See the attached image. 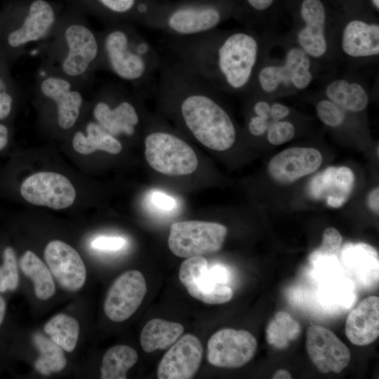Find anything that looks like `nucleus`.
Wrapping results in <instances>:
<instances>
[{"label": "nucleus", "mask_w": 379, "mask_h": 379, "mask_svg": "<svg viewBox=\"0 0 379 379\" xmlns=\"http://www.w3.org/2000/svg\"><path fill=\"white\" fill-rule=\"evenodd\" d=\"M316 112L320 121L330 127L340 126L346 119L347 111L326 98L318 101Z\"/></svg>", "instance_id": "4c0bfd02"}, {"label": "nucleus", "mask_w": 379, "mask_h": 379, "mask_svg": "<svg viewBox=\"0 0 379 379\" xmlns=\"http://www.w3.org/2000/svg\"><path fill=\"white\" fill-rule=\"evenodd\" d=\"M32 340L39 352V356L34 364L39 373L48 375L65 368L66 358L62 349L58 344L39 333L34 334Z\"/></svg>", "instance_id": "473e14b6"}, {"label": "nucleus", "mask_w": 379, "mask_h": 379, "mask_svg": "<svg viewBox=\"0 0 379 379\" xmlns=\"http://www.w3.org/2000/svg\"><path fill=\"white\" fill-rule=\"evenodd\" d=\"M306 349L313 364L323 373H338L350 362L348 347L333 332L321 326L312 325L308 328Z\"/></svg>", "instance_id": "f3484780"}, {"label": "nucleus", "mask_w": 379, "mask_h": 379, "mask_svg": "<svg viewBox=\"0 0 379 379\" xmlns=\"http://www.w3.org/2000/svg\"><path fill=\"white\" fill-rule=\"evenodd\" d=\"M74 150L82 154H89L97 150L110 154H119L122 149L121 142L95 121H88L84 131H77L72 138Z\"/></svg>", "instance_id": "bb28decb"}, {"label": "nucleus", "mask_w": 379, "mask_h": 379, "mask_svg": "<svg viewBox=\"0 0 379 379\" xmlns=\"http://www.w3.org/2000/svg\"><path fill=\"white\" fill-rule=\"evenodd\" d=\"M292 22L291 39L317 67L338 60L333 12L329 0H283Z\"/></svg>", "instance_id": "0eeeda50"}, {"label": "nucleus", "mask_w": 379, "mask_h": 379, "mask_svg": "<svg viewBox=\"0 0 379 379\" xmlns=\"http://www.w3.org/2000/svg\"><path fill=\"white\" fill-rule=\"evenodd\" d=\"M321 152L312 147H290L274 156L268 172L278 183L289 184L315 172L322 163Z\"/></svg>", "instance_id": "412c9836"}, {"label": "nucleus", "mask_w": 379, "mask_h": 379, "mask_svg": "<svg viewBox=\"0 0 379 379\" xmlns=\"http://www.w3.org/2000/svg\"><path fill=\"white\" fill-rule=\"evenodd\" d=\"M173 60L221 92L248 93L268 53V37L246 27L168 38Z\"/></svg>", "instance_id": "f257e3e1"}, {"label": "nucleus", "mask_w": 379, "mask_h": 379, "mask_svg": "<svg viewBox=\"0 0 379 379\" xmlns=\"http://www.w3.org/2000/svg\"><path fill=\"white\" fill-rule=\"evenodd\" d=\"M291 378L292 376L291 373L285 369H279L272 376L273 379H291Z\"/></svg>", "instance_id": "8fccbe9b"}, {"label": "nucleus", "mask_w": 379, "mask_h": 379, "mask_svg": "<svg viewBox=\"0 0 379 379\" xmlns=\"http://www.w3.org/2000/svg\"><path fill=\"white\" fill-rule=\"evenodd\" d=\"M58 18L53 6L46 0H34L22 10L0 18V53L11 67L34 44L44 41Z\"/></svg>", "instance_id": "6e6552de"}, {"label": "nucleus", "mask_w": 379, "mask_h": 379, "mask_svg": "<svg viewBox=\"0 0 379 379\" xmlns=\"http://www.w3.org/2000/svg\"><path fill=\"white\" fill-rule=\"evenodd\" d=\"M208 262L203 256L187 258L179 270V279L193 298L206 304H222L233 296L232 289L213 282L208 275Z\"/></svg>", "instance_id": "a211bd4d"}, {"label": "nucleus", "mask_w": 379, "mask_h": 379, "mask_svg": "<svg viewBox=\"0 0 379 379\" xmlns=\"http://www.w3.org/2000/svg\"><path fill=\"white\" fill-rule=\"evenodd\" d=\"M237 8V0H159L145 27L168 38L191 37L214 30L234 18Z\"/></svg>", "instance_id": "423d86ee"}, {"label": "nucleus", "mask_w": 379, "mask_h": 379, "mask_svg": "<svg viewBox=\"0 0 379 379\" xmlns=\"http://www.w3.org/2000/svg\"><path fill=\"white\" fill-rule=\"evenodd\" d=\"M227 228L220 223L187 220L171 226L168 244L171 251L180 258L203 256L219 251Z\"/></svg>", "instance_id": "ddd939ff"}, {"label": "nucleus", "mask_w": 379, "mask_h": 379, "mask_svg": "<svg viewBox=\"0 0 379 379\" xmlns=\"http://www.w3.org/2000/svg\"><path fill=\"white\" fill-rule=\"evenodd\" d=\"M203 348L194 335L180 337L161 358L157 368L159 379H190L198 371Z\"/></svg>", "instance_id": "aec40b11"}, {"label": "nucleus", "mask_w": 379, "mask_h": 379, "mask_svg": "<svg viewBox=\"0 0 379 379\" xmlns=\"http://www.w3.org/2000/svg\"><path fill=\"white\" fill-rule=\"evenodd\" d=\"M34 88L37 99L51 107L60 129L66 131L75 126L84 105L81 88L59 74L39 69Z\"/></svg>", "instance_id": "9d476101"}, {"label": "nucleus", "mask_w": 379, "mask_h": 379, "mask_svg": "<svg viewBox=\"0 0 379 379\" xmlns=\"http://www.w3.org/2000/svg\"><path fill=\"white\" fill-rule=\"evenodd\" d=\"M184 327L176 322L162 319H152L143 327L140 342L146 352L165 350L171 347L183 333Z\"/></svg>", "instance_id": "c85d7f7f"}, {"label": "nucleus", "mask_w": 379, "mask_h": 379, "mask_svg": "<svg viewBox=\"0 0 379 379\" xmlns=\"http://www.w3.org/2000/svg\"><path fill=\"white\" fill-rule=\"evenodd\" d=\"M288 106L281 102H274L270 105V119L273 121L284 120L290 114Z\"/></svg>", "instance_id": "37998d69"}, {"label": "nucleus", "mask_w": 379, "mask_h": 379, "mask_svg": "<svg viewBox=\"0 0 379 379\" xmlns=\"http://www.w3.org/2000/svg\"><path fill=\"white\" fill-rule=\"evenodd\" d=\"M324 88L326 98L347 112H360L365 110L368 105L367 87L352 77L332 78Z\"/></svg>", "instance_id": "b1692460"}, {"label": "nucleus", "mask_w": 379, "mask_h": 379, "mask_svg": "<svg viewBox=\"0 0 379 379\" xmlns=\"http://www.w3.org/2000/svg\"><path fill=\"white\" fill-rule=\"evenodd\" d=\"M284 47L281 61H270L267 55L265 56L256 71L249 92L272 95L298 92L310 86L318 67L293 41Z\"/></svg>", "instance_id": "1a4fd4ad"}, {"label": "nucleus", "mask_w": 379, "mask_h": 379, "mask_svg": "<svg viewBox=\"0 0 379 379\" xmlns=\"http://www.w3.org/2000/svg\"><path fill=\"white\" fill-rule=\"evenodd\" d=\"M209 278L215 283L225 284L227 280V272L226 270L220 265H214L208 269Z\"/></svg>", "instance_id": "c03bdc74"}, {"label": "nucleus", "mask_w": 379, "mask_h": 379, "mask_svg": "<svg viewBox=\"0 0 379 379\" xmlns=\"http://www.w3.org/2000/svg\"><path fill=\"white\" fill-rule=\"evenodd\" d=\"M112 22H134L145 26L159 0H95Z\"/></svg>", "instance_id": "cd10ccee"}, {"label": "nucleus", "mask_w": 379, "mask_h": 379, "mask_svg": "<svg viewBox=\"0 0 379 379\" xmlns=\"http://www.w3.org/2000/svg\"><path fill=\"white\" fill-rule=\"evenodd\" d=\"M149 204L157 211L171 212L175 209L177 202L174 198L161 191H154L149 197Z\"/></svg>", "instance_id": "ea45409f"}, {"label": "nucleus", "mask_w": 379, "mask_h": 379, "mask_svg": "<svg viewBox=\"0 0 379 379\" xmlns=\"http://www.w3.org/2000/svg\"><path fill=\"white\" fill-rule=\"evenodd\" d=\"M334 17L338 59L351 65L375 62L379 56L378 13L369 0H329Z\"/></svg>", "instance_id": "39448f33"}, {"label": "nucleus", "mask_w": 379, "mask_h": 379, "mask_svg": "<svg viewBox=\"0 0 379 379\" xmlns=\"http://www.w3.org/2000/svg\"><path fill=\"white\" fill-rule=\"evenodd\" d=\"M258 343L245 330L222 328L213 333L207 344V359L215 366L227 368L241 367L255 355Z\"/></svg>", "instance_id": "4468645a"}, {"label": "nucleus", "mask_w": 379, "mask_h": 379, "mask_svg": "<svg viewBox=\"0 0 379 379\" xmlns=\"http://www.w3.org/2000/svg\"><path fill=\"white\" fill-rule=\"evenodd\" d=\"M137 352L131 347L118 345L105 353L100 367L102 379H126L127 371L137 362Z\"/></svg>", "instance_id": "7c9ffc66"}, {"label": "nucleus", "mask_w": 379, "mask_h": 379, "mask_svg": "<svg viewBox=\"0 0 379 379\" xmlns=\"http://www.w3.org/2000/svg\"><path fill=\"white\" fill-rule=\"evenodd\" d=\"M6 312V302L0 293V326L3 324Z\"/></svg>", "instance_id": "09e8293b"}, {"label": "nucleus", "mask_w": 379, "mask_h": 379, "mask_svg": "<svg viewBox=\"0 0 379 379\" xmlns=\"http://www.w3.org/2000/svg\"><path fill=\"white\" fill-rule=\"evenodd\" d=\"M99 69L109 71L137 90L155 89L163 59L133 25L112 22L99 32Z\"/></svg>", "instance_id": "20e7f679"}, {"label": "nucleus", "mask_w": 379, "mask_h": 379, "mask_svg": "<svg viewBox=\"0 0 379 379\" xmlns=\"http://www.w3.org/2000/svg\"><path fill=\"white\" fill-rule=\"evenodd\" d=\"M20 192L29 203L53 209L70 206L76 197L70 181L55 172H39L29 176L21 184Z\"/></svg>", "instance_id": "2eb2a0df"}, {"label": "nucleus", "mask_w": 379, "mask_h": 379, "mask_svg": "<svg viewBox=\"0 0 379 379\" xmlns=\"http://www.w3.org/2000/svg\"><path fill=\"white\" fill-rule=\"evenodd\" d=\"M126 245V240L119 237L101 236L91 242L93 248L102 251H118Z\"/></svg>", "instance_id": "a19ab883"}, {"label": "nucleus", "mask_w": 379, "mask_h": 379, "mask_svg": "<svg viewBox=\"0 0 379 379\" xmlns=\"http://www.w3.org/2000/svg\"><path fill=\"white\" fill-rule=\"evenodd\" d=\"M301 332L300 325L288 312H277L266 328L267 343L278 350L287 348L296 340Z\"/></svg>", "instance_id": "2f4dec72"}, {"label": "nucleus", "mask_w": 379, "mask_h": 379, "mask_svg": "<svg viewBox=\"0 0 379 379\" xmlns=\"http://www.w3.org/2000/svg\"><path fill=\"white\" fill-rule=\"evenodd\" d=\"M10 139V130L8 126L0 121V152L4 150L8 145Z\"/></svg>", "instance_id": "49530a36"}, {"label": "nucleus", "mask_w": 379, "mask_h": 379, "mask_svg": "<svg viewBox=\"0 0 379 379\" xmlns=\"http://www.w3.org/2000/svg\"><path fill=\"white\" fill-rule=\"evenodd\" d=\"M37 47L40 69L59 74L81 88L90 85L99 70V32L81 20L59 19Z\"/></svg>", "instance_id": "7ed1b4c3"}, {"label": "nucleus", "mask_w": 379, "mask_h": 379, "mask_svg": "<svg viewBox=\"0 0 379 379\" xmlns=\"http://www.w3.org/2000/svg\"><path fill=\"white\" fill-rule=\"evenodd\" d=\"M283 0H237L234 18L245 27L264 30L274 23L283 12Z\"/></svg>", "instance_id": "393cba45"}, {"label": "nucleus", "mask_w": 379, "mask_h": 379, "mask_svg": "<svg viewBox=\"0 0 379 379\" xmlns=\"http://www.w3.org/2000/svg\"><path fill=\"white\" fill-rule=\"evenodd\" d=\"M44 331L51 340L66 352H72L77 346L79 335V324L72 317L58 314L44 326Z\"/></svg>", "instance_id": "72a5a7b5"}, {"label": "nucleus", "mask_w": 379, "mask_h": 379, "mask_svg": "<svg viewBox=\"0 0 379 379\" xmlns=\"http://www.w3.org/2000/svg\"><path fill=\"white\" fill-rule=\"evenodd\" d=\"M345 334L349 340L359 346L374 342L379 335V298L369 296L364 299L348 315Z\"/></svg>", "instance_id": "5701e85b"}, {"label": "nucleus", "mask_w": 379, "mask_h": 379, "mask_svg": "<svg viewBox=\"0 0 379 379\" xmlns=\"http://www.w3.org/2000/svg\"><path fill=\"white\" fill-rule=\"evenodd\" d=\"M160 100L175 107L182 124L202 145L224 151L235 142L237 130L220 103L215 87L175 61L164 62L155 88Z\"/></svg>", "instance_id": "f03ea898"}, {"label": "nucleus", "mask_w": 379, "mask_h": 379, "mask_svg": "<svg viewBox=\"0 0 379 379\" xmlns=\"http://www.w3.org/2000/svg\"><path fill=\"white\" fill-rule=\"evenodd\" d=\"M92 109L95 121L114 136H132L140 122V115L126 87L109 83L100 88Z\"/></svg>", "instance_id": "9b49d317"}, {"label": "nucleus", "mask_w": 379, "mask_h": 379, "mask_svg": "<svg viewBox=\"0 0 379 379\" xmlns=\"http://www.w3.org/2000/svg\"><path fill=\"white\" fill-rule=\"evenodd\" d=\"M147 292L146 281L138 270H128L111 285L104 302V312L112 321L131 317L140 306Z\"/></svg>", "instance_id": "dca6fc26"}, {"label": "nucleus", "mask_w": 379, "mask_h": 379, "mask_svg": "<svg viewBox=\"0 0 379 379\" xmlns=\"http://www.w3.org/2000/svg\"><path fill=\"white\" fill-rule=\"evenodd\" d=\"M379 189L376 187L368 195V205L369 208L375 213L378 214L379 211Z\"/></svg>", "instance_id": "de8ad7c7"}, {"label": "nucleus", "mask_w": 379, "mask_h": 379, "mask_svg": "<svg viewBox=\"0 0 379 379\" xmlns=\"http://www.w3.org/2000/svg\"><path fill=\"white\" fill-rule=\"evenodd\" d=\"M145 154L148 164L168 175H185L193 173L198 159L193 149L179 137L156 131L145 139Z\"/></svg>", "instance_id": "f8f14e48"}, {"label": "nucleus", "mask_w": 379, "mask_h": 379, "mask_svg": "<svg viewBox=\"0 0 379 379\" xmlns=\"http://www.w3.org/2000/svg\"><path fill=\"white\" fill-rule=\"evenodd\" d=\"M0 265V293L13 291L19 285L18 262L15 249L7 246L2 250Z\"/></svg>", "instance_id": "c9c22d12"}, {"label": "nucleus", "mask_w": 379, "mask_h": 379, "mask_svg": "<svg viewBox=\"0 0 379 379\" xmlns=\"http://www.w3.org/2000/svg\"><path fill=\"white\" fill-rule=\"evenodd\" d=\"M11 66L0 53V121L12 116L18 97V86L10 71Z\"/></svg>", "instance_id": "f704fd0d"}, {"label": "nucleus", "mask_w": 379, "mask_h": 379, "mask_svg": "<svg viewBox=\"0 0 379 379\" xmlns=\"http://www.w3.org/2000/svg\"><path fill=\"white\" fill-rule=\"evenodd\" d=\"M46 262L60 286L68 291L82 288L86 279V269L79 253L69 244L50 241L44 249Z\"/></svg>", "instance_id": "6ab92c4d"}, {"label": "nucleus", "mask_w": 379, "mask_h": 379, "mask_svg": "<svg viewBox=\"0 0 379 379\" xmlns=\"http://www.w3.org/2000/svg\"><path fill=\"white\" fill-rule=\"evenodd\" d=\"M270 123L269 119H265L257 115L252 116L248 124V131L254 136H261L267 131Z\"/></svg>", "instance_id": "79ce46f5"}, {"label": "nucleus", "mask_w": 379, "mask_h": 379, "mask_svg": "<svg viewBox=\"0 0 379 379\" xmlns=\"http://www.w3.org/2000/svg\"><path fill=\"white\" fill-rule=\"evenodd\" d=\"M354 183V175L350 168L330 166L310 180L307 191L311 198L337 208L347 201Z\"/></svg>", "instance_id": "4be33fe9"}, {"label": "nucleus", "mask_w": 379, "mask_h": 379, "mask_svg": "<svg viewBox=\"0 0 379 379\" xmlns=\"http://www.w3.org/2000/svg\"><path fill=\"white\" fill-rule=\"evenodd\" d=\"M342 260L347 268L362 282L378 281V254L368 244H346L342 250Z\"/></svg>", "instance_id": "a878e982"}, {"label": "nucleus", "mask_w": 379, "mask_h": 379, "mask_svg": "<svg viewBox=\"0 0 379 379\" xmlns=\"http://www.w3.org/2000/svg\"><path fill=\"white\" fill-rule=\"evenodd\" d=\"M255 114L270 120V104L265 100H258L253 105Z\"/></svg>", "instance_id": "a18cd8bd"}, {"label": "nucleus", "mask_w": 379, "mask_h": 379, "mask_svg": "<svg viewBox=\"0 0 379 379\" xmlns=\"http://www.w3.org/2000/svg\"><path fill=\"white\" fill-rule=\"evenodd\" d=\"M22 272L34 284V293L40 300L51 298L55 291L53 275L42 260L32 251H25L18 264Z\"/></svg>", "instance_id": "c756f323"}, {"label": "nucleus", "mask_w": 379, "mask_h": 379, "mask_svg": "<svg viewBox=\"0 0 379 379\" xmlns=\"http://www.w3.org/2000/svg\"><path fill=\"white\" fill-rule=\"evenodd\" d=\"M267 132L269 142L274 145H280L290 141L294 137L295 128L288 121H272L270 123Z\"/></svg>", "instance_id": "58836bf2"}, {"label": "nucleus", "mask_w": 379, "mask_h": 379, "mask_svg": "<svg viewBox=\"0 0 379 379\" xmlns=\"http://www.w3.org/2000/svg\"><path fill=\"white\" fill-rule=\"evenodd\" d=\"M342 243L343 238L338 230L332 227L326 228L323 233L321 246L310 256V262L317 264L338 258Z\"/></svg>", "instance_id": "e433bc0d"}]
</instances>
